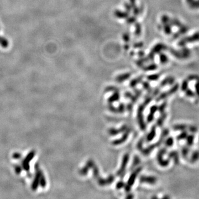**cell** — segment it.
I'll return each instance as SVG.
<instances>
[{
  "label": "cell",
  "instance_id": "7",
  "mask_svg": "<svg viewBox=\"0 0 199 199\" xmlns=\"http://www.w3.org/2000/svg\"><path fill=\"white\" fill-rule=\"evenodd\" d=\"M155 134H156V128H155V126H153L151 128V132L147 137V142H151V141H152L153 139V138H154Z\"/></svg>",
  "mask_w": 199,
  "mask_h": 199
},
{
  "label": "cell",
  "instance_id": "21",
  "mask_svg": "<svg viewBox=\"0 0 199 199\" xmlns=\"http://www.w3.org/2000/svg\"><path fill=\"white\" fill-rule=\"evenodd\" d=\"M125 184L122 181H120L116 185V188L117 189H120L122 188L123 187H125Z\"/></svg>",
  "mask_w": 199,
  "mask_h": 199
},
{
  "label": "cell",
  "instance_id": "3",
  "mask_svg": "<svg viewBox=\"0 0 199 199\" xmlns=\"http://www.w3.org/2000/svg\"><path fill=\"white\" fill-rule=\"evenodd\" d=\"M129 158H130V155L128 153H126L123 155V159H122V164L121 165L120 169L117 171V175L119 176V175H122V174H124L128 162L129 161Z\"/></svg>",
  "mask_w": 199,
  "mask_h": 199
},
{
  "label": "cell",
  "instance_id": "22",
  "mask_svg": "<svg viewBox=\"0 0 199 199\" xmlns=\"http://www.w3.org/2000/svg\"><path fill=\"white\" fill-rule=\"evenodd\" d=\"M153 97H147L145 100V101L144 102L143 105L144 106H146L148 105L149 104V102L151 101Z\"/></svg>",
  "mask_w": 199,
  "mask_h": 199
},
{
  "label": "cell",
  "instance_id": "14",
  "mask_svg": "<svg viewBox=\"0 0 199 199\" xmlns=\"http://www.w3.org/2000/svg\"><path fill=\"white\" fill-rule=\"evenodd\" d=\"M89 170V168L86 165L85 167L82 168V169L79 171V173L82 175H85L87 174L88 171Z\"/></svg>",
  "mask_w": 199,
  "mask_h": 199
},
{
  "label": "cell",
  "instance_id": "26",
  "mask_svg": "<svg viewBox=\"0 0 199 199\" xmlns=\"http://www.w3.org/2000/svg\"><path fill=\"white\" fill-rule=\"evenodd\" d=\"M133 197H134L133 195L132 194H130L127 195V196L126 197V199H132V198H133Z\"/></svg>",
  "mask_w": 199,
  "mask_h": 199
},
{
  "label": "cell",
  "instance_id": "25",
  "mask_svg": "<svg viewBox=\"0 0 199 199\" xmlns=\"http://www.w3.org/2000/svg\"><path fill=\"white\" fill-rule=\"evenodd\" d=\"M112 91H114V92H116V91H118V90L116 88H112V87H110V88H107L106 89V91L107 92Z\"/></svg>",
  "mask_w": 199,
  "mask_h": 199
},
{
  "label": "cell",
  "instance_id": "16",
  "mask_svg": "<svg viewBox=\"0 0 199 199\" xmlns=\"http://www.w3.org/2000/svg\"><path fill=\"white\" fill-rule=\"evenodd\" d=\"M166 106H167V103L166 102H164L163 104H162L160 106H159V108H158L159 111L161 113V114H163L164 111L166 107Z\"/></svg>",
  "mask_w": 199,
  "mask_h": 199
},
{
  "label": "cell",
  "instance_id": "4",
  "mask_svg": "<svg viewBox=\"0 0 199 199\" xmlns=\"http://www.w3.org/2000/svg\"><path fill=\"white\" fill-rule=\"evenodd\" d=\"M131 129L128 128L127 130L124 132L125 133L123 134V135H122V137L113 141L112 142V144L117 146V145H119V144L124 143L125 141L127 139L128 137V135H129L130 133L131 132Z\"/></svg>",
  "mask_w": 199,
  "mask_h": 199
},
{
  "label": "cell",
  "instance_id": "24",
  "mask_svg": "<svg viewBox=\"0 0 199 199\" xmlns=\"http://www.w3.org/2000/svg\"><path fill=\"white\" fill-rule=\"evenodd\" d=\"M126 109L128 110V111L131 112L132 110L133 109V105L132 103H130L128 104L127 106H126Z\"/></svg>",
  "mask_w": 199,
  "mask_h": 199
},
{
  "label": "cell",
  "instance_id": "12",
  "mask_svg": "<svg viewBox=\"0 0 199 199\" xmlns=\"http://www.w3.org/2000/svg\"><path fill=\"white\" fill-rule=\"evenodd\" d=\"M121 132V131L120 130H117L116 128H110L109 130V135H117L118 134H119Z\"/></svg>",
  "mask_w": 199,
  "mask_h": 199
},
{
  "label": "cell",
  "instance_id": "1",
  "mask_svg": "<svg viewBox=\"0 0 199 199\" xmlns=\"http://www.w3.org/2000/svg\"><path fill=\"white\" fill-rule=\"evenodd\" d=\"M142 169V167L137 168L132 173V174L131 175L130 177L128 180L127 185H125V189L126 192H129V191H130L132 186L134 184L135 182L136 177L138 176L139 173L141 172Z\"/></svg>",
  "mask_w": 199,
  "mask_h": 199
},
{
  "label": "cell",
  "instance_id": "20",
  "mask_svg": "<svg viewBox=\"0 0 199 199\" xmlns=\"http://www.w3.org/2000/svg\"><path fill=\"white\" fill-rule=\"evenodd\" d=\"M172 144H173V139L172 138H168L165 142V144L167 147H171Z\"/></svg>",
  "mask_w": 199,
  "mask_h": 199
},
{
  "label": "cell",
  "instance_id": "5",
  "mask_svg": "<svg viewBox=\"0 0 199 199\" xmlns=\"http://www.w3.org/2000/svg\"><path fill=\"white\" fill-rule=\"evenodd\" d=\"M139 181L141 183H148L154 184L157 181V179L154 176H147L142 175L139 178Z\"/></svg>",
  "mask_w": 199,
  "mask_h": 199
},
{
  "label": "cell",
  "instance_id": "19",
  "mask_svg": "<svg viewBox=\"0 0 199 199\" xmlns=\"http://www.w3.org/2000/svg\"><path fill=\"white\" fill-rule=\"evenodd\" d=\"M117 109L118 113H122L125 111V105L123 104H120Z\"/></svg>",
  "mask_w": 199,
  "mask_h": 199
},
{
  "label": "cell",
  "instance_id": "6",
  "mask_svg": "<svg viewBox=\"0 0 199 199\" xmlns=\"http://www.w3.org/2000/svg\"><path fill=\"white\" fill-rule=\"evenodd\" d=\"M119 98H120V95H119V93L118 91H116L111 97H109L108 99V102H109V104H112L115 101H118Z\"/></svg>",
  "mask_w": 199,
  "mask_h": 199
},
{
  "label": "cell",
  "instance_id": "15",
  "mask_svg": "<svg viewBox=\"0 0 199 199\" xmlns=\"http://www.w3.org/2000/svg\"><path fill=\"white\" fill-rule=\"evenodd\" d=\"M108 109L110 111L114 112V113H118V109L116 108L114 106H113L111 104H109V106H108Z\"/></svg>",
  "mask_w": 199,
  "mask_h": 199
},
{
  "label": "cell",
  "instance_id": "11",
  "mask_svg": "<svg viewBox=\"0 0 199 199\" xmlns=\"http://www.w3.org/2000/svg\"><path fill=\"white\" fill-rule=\"evenodd\" d=\"M140 163V159L138 156H135L134 157V159H133V162L132 165L131 167V169H132L133 168H135L137 167Z\"/></svg>",
  "mask_w": 199,
  "mask_h": 199
},
{
  "label": "cell",
  "instance_id": "17",
  "mask_svg": "<svg viewBox=\"0 0 199 199\" xmlns=\"http://www.w3.org/2000/svg\"><path fill=\"white\" fill-rule=\"evenodd\" d=\"M143 139H141L137 143V147L138 149V150H139L140 151H141L143 149Z\"/></svg>",
  "mask_w": 199,
  "mask_h": 199
},
{
  "label": "cell",
  "instance_id": "2",
  "mask_svg": "<svg viewBox=\"0 0 199 199\" xmlns=\"http://www.w3.org/2000/svg\"><path fill=\"white\" fill-rule=\"evenodd\" d=\"M145 106L143 104L140 105L138 107V111H137V119H138V124L141 128V130H145L146 128V125L144 121L143 112Z\"/></svg>",
  "mask_w": 199,
  "mask_h": 199
},
{
  "label": "cell",
  "instance_id": "23",
  "mask_svg": "<svg viewBox=\"0 0 199 199\" xmlns=\"http://www.w3.org/2000/svg\"><path fill=\"white\" fill-rule=\"evenodd\" d=\"M153 119H154V115L149 114L147 117V121L148 122H151V121H153Z\"/></svg>",
  "mask_w": 199,
  "mask_h": 199
},
{
  "label": "cell",
  "instance_id": "13",
  "mask_svg": "<svg viewBox=\"0 0 199 199\" xmlns=\"http://www.w3.org/2000/svg\"><path fill=\"white\" fill-rule=\"evenodd\" d=\"M167 117V114H162L161 117L159 118L158 119V121H157V125L159 126H161L163 125V123L164 122L165 118V117Z\"/></svg>",
  "mask_w": 199,
  "mask_h": 199
},
{
  "label": "cell",
  "instance_id": "10",
  "mask_svg": "<svg viewBox=\"0 0 199 199\" xmlns=\"http://www.w3.org/2000/svg\"><path fill=\"white\" fill-rule=\"evenodd\" d=\"M125 96L126 98H130L131 100L132 101V103L133 102V103H135V101H137V99H138V97L136 96H135L132 95L130 93H126Z\"/></svg>",
  "mask_w": 199,
  "mask_h": 199
},
{
  "label": "cell",
  "instance_id": "9",
  "mask_svg": "<svg viewBox=\"0 0 199 199\" xmlns=\"http://www.w3.org/2000/svg\"><path fill=\"white\" fill-rule=\"evenodd\" d=\"M0 45L1 47H2L3 48H7L9 45V42L6 38L1 37L0 36Z\"/></svg>",
  "mask_w": 199,
  "mask_h": 199
},
{
  "label": "cell",
  "instance_id": "18",
  "mask_svg": "<svg viewBox=\"0 0 199 199\" xmlns=\"http://www.w3.org/2000/svg\"><path fill=\"white\" fill-rule=\"evenodd\" d=\"M157 110H158V107L156 105L151 106L150 109V113L149 114L154 115V114L155 113V112L157 111Z\"/></svg>",
  "mask_w": 199,
  "mask_h": 199
},
{
  "label": "cell",
  "instance_id": "8",
  "mask_svg": "<svg viewBox=\"0 0 199 199\" xmlns=\"http://www.w3.org/2000/svg\"><path fill=\"white\" fill-rule=\"evenodd\" d=\"M93 172V176L97 180L99 178H100V174H99V170H98V167L96 166L95 164L93 165L92 167Z\"/></svg>",
  "mask_w": 199,
  "mask_h": 199
}]
</instances>
